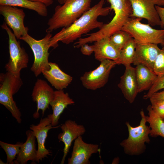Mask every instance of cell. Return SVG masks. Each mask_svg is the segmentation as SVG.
<instances>
[{
	"mask_svg": "<svg viewBox=\"0 0 164 164\" xmlns=\"http://www.w3.org/2000/svg\"><path fill=\"white\" fill-rule=\"evenodd\" d=\"M155 8L160 18L162 28H164V8L162 6L156 5Z\"/></svg>",
	"mask_w": 164,
	"mask_h": 164,
	"instance_id": "obj_32",
	"label": "cell"
},
{
	"mask_svg": "<svg viewBox=\"0 0 164 164\" xmlns=\"http://www.w3.org/2000/svg\"><path fill=\"white\" fill-rule=\"evenodd\" d=\"M95 69L86 72L80 78L86 88L95 90L103 87L107 83L111 70L117 64L116 61L109 59L101 61Z\"/></svg>",
	"mask_w": 164,
	"mask_h": 164,
	"instance_id": "obj_9",
	"label": "cell"
},
{
	"mask_svg": "<svg viewBox=\"0 0 164 164\" xmlns=\"http://www.w3.org/2000/svg\"><path fill=\"white\" fill-rule=\"evenodd\" d=\"M110 4L114 15L108 23L104 24L98 31L90 34L89 36L81 38L78 43L81 45L95 42L102 38L109 37L114 33L121 30L131 17L132 13L131 4L129 0H107Z\"/></svg>",
	"mask_w": 164,
	"mask_h": 164,
	"instance_id": "obj_2",
	"label": "cell"
},
{
	"mask_svg": "<svg viewBox=\"0 0 164 164\" xmlns=\"http://www.w3.org/2000/svg\"><path fill=\"white\" fill-rule=\"evenodd\" d=\"M153 110L164 119V101L160 99H149Z\"/></svg>",
	"mask_w": 164,
	"mask_h": 164,
	"instance_id": "obj_30",
	"label": "cell"
},
{
	"mask_svg": "<svg viewBox=\"0 0 164 164\" xmlns=\"http://www.w3.org/2000/svg\"><path fill=\"white\" fill-rule=\"evenodd\" d=\"M93 45L96 60L101 62L104 60L109 59L117 63L120 51L111 42L109 37H105L97 40L94 42Z\"/></svg>",
	"mask_w": 164,
	"mask_h": 164,
	"instance_id": "obj_20",
	"label": "cell"
},
{
	"mask_svg": "<svg viewBox=\"0 0 164 164\" xmlns=\"http://www.w3.org/2000/svg\"><path fill=\"white\" fill-rule=\"evenodd\" d=\"M104 0H100L70 26L62 28L51 38L50 47L56 48L59 41L70 44L91 30L101 28L104 24L98 20V17L107 15L111 10L110 6L104 7Z\"/></svg>",
	"mask_w": 164,
	"mask_h": 164,
	"instance_id": "obj_1",
	"label": "cell"
},
{
	"mask_svg": "<svg viewBox=\"0 0 164 164\" xmlns=\"http://www.w3.org/2000/svg\"><path fill=\"white\" fill-rule=\"evenodd\" d=\"M62 132L58 136L59 142H62L64 144L63 154L61 164L64 163L73 141L79 136H82L85 133L86 129L82 125H78L75 121L71 120L66 121L60 126Z\"/></svg>",
	"mask_w": 164,
	"mask_h": 164,
	"instance_id": "obj_14",
	"label": "cell"
},
{
	"mask_svg": "<svg viewBox=\"0 0 164 164\" xmlns=\"http://www.w3.org/2000/svg\"><path fill=\"white\" fill-rule=\"evenodd\" d=\"M52 37L51 33H47L43 39H36L29 34L21 37L19 39L26 43L32 50L34 56V61L30 69L36 77L42 73L43 70H49V49L50 40Z\"/></svg>",
	"mask_w": 164,
	"mask_h": 164,
	"instance_id": "obj_7",
	"label": "cell"
},
{
	"mask_svg": "<svg viewBox=\"0 0 164 164\" xmlns=\"http://www.w3.org/2000/svg\"><path fill=\"white\" fill-rule=\"evenodd\" d=\"M161 45L162 46V47H164V42L161 44Z\"/></svg>",
	"mask_w": 164,
	"mask_h": 164,
	"instance_id": "obj_35",
	"label": "cell"
},
{
	"mask_svg": "<svg viewBox=\"0 0 164 164\" xmlns=\"http://www.w3.org/2000/svg\"><path fill=\"white\" fill-rule=\"evenodd\" d=\"M27 139L25 142L22 143L20 151L14 161L16 164H26L29 160L32 163L36 162L37 150L36 149V138L31 130L26 132Z\"/></svg>",
	"mask_w": 164,
	"mask_h": 164,
	"instance_id": "obj_19",
	"label": "cell"
},
{
	"mask_svg": "<svg viewBox=\"0 0 164 164\" xmlns=\"http://www.w3.org/2000/svg\"><path fill=\"white\" fill-rule=\"evenodd\" d=\"M22 142H17L12 144L0 141V145L4 150L7 155V163L14 164V160L20 151V146Z\"/></svg>",
	"mask_w": 164,
	"mask_h": 164,
	"instance_id": "obj_26",
	"label": "cell"
},
{
	"mask_svg": "<svg viewBox=\"0 0 164 164\" xmlns=\"http://www.w3.org/2000/svg\"><path fill=\"white\" fill-rule=\"evenodd\" d=\"M148 116H147V122L150 128V136L156 137L160 136L164 138V119L157 114L150 105L147 108Z\"/></svg>",
	"mask_w": 164,
	"mask_h": 164,
	"instance_id": "obj_24",
	"label": "cell"
},
{
	"mask_svg": "<svg viewBox=\"0 0 164 164\" xmlns=\"http://www.w3.org/2000/svg\"><path fill=\"white\" fill-rule=\"evenodd\" d=\"M52 114H48L46 117L41 118L37 125L32 124L30 129L33 132L38 143V149L36 162H39L43 159L50 155L51 152L46 149L45 146L46 140L49 130L57 128L61 125L53 126L52 125Z\"/></svg>",
	"mask_w": 164,
	"mask_h": 164,
	"instance_id": "obj_12",
	"label": "cell"
},
{
	"mask_svg": "<svg viewBox=\"0 0 164 164\" xmlns=\"http://www.w3.org/2000/svg\"><path fill=\"white\" fill-rule=\"evenodd\" d=\"M132 38L129 33L121 30L114 33L109 37L111 42L120 51Z\"/></svg>",
	"mask_w": 164,
	"mask_h": 164,
	"instance_id": "obj_27",
	"label": "cell"
},
{
	"mask_svg": "<svg viewBox=\"0 0 164 164\" xmlns=\"http://www.w3.org/2000/svg\"><path fill=\"white\" fill-rule=\"evenodd\" d=\"M135 70L138 93L149 90L157 76L152 70L142 64L136 65Z\"/></svg>",
	"mask_w": 164,
	"mask_h": 164,
	"instance_id": "obj_22",
	"label": "cell"
},
{
	"mask_svg": "<svg viewBox=\"0 0 164 164\" xmlns=\"http://www.w3.org/2000/svg\"><path fill=\"white\" fill-rule=\"evenodd\" d=\"M57 0L58 2L61 4H63L65 1V0Z\"/></svg>",
	"mask_w": 164,
	"mask_h": 164,
	"instance_id": "obj_34",
	"label": "cell"
},
{
	"mask_svg": "<svg viewBox=\"0 0 164 164\" xmlns=\"http://www.w3.org/2000/svg\"><path fill=\"white\" fill-rule=\"evenodd\" d=\"M100 150L97 144L88 143L83 140L82 136L75 140L71 156L68 160V164H89L92 155Z\"/></svg>",
	"mask_w": 164,
	"mask_h": 164,
	"instance_id": "obj_15",
	"label": "cell"
},
{
	"mask_svg": "<svg viewBox=\"0 0 164 164\" xmlns=\"http://www.w3.org/2000/svg\"><path fill=\"white\" fill-rule=\"evenodd\" d=\"M23 84L20 73L8 72L0 74V103L11 113L18 123L22 121L21 114L13 97Z\"/></svg>",
	"mask_w": 164,
	"mask_h": 164,
	"instance_id": "obj_5",
	"label": "cell"
},
{
	"mask_svg": "<svg viewBox=\"0 0 164 164\" xmlns=\"http://www.w3.org/2000/svg\"><path fill=\"white\" fill-rule=\"evenodd\" d=\"M162 91L163 92H164V90H162Z\"/></svg>",
	"mask_w": 164,
	"mask_h": 164,
	"instance_id": "obj_36",
	"label": "cell"
},
{
	"mask_svg": "<svg viewBox=\"0 0 164 164\" xmlns=\"http://www.w3.org/2000/svg\"><path fill=\"white\" fill-rule=\"evenodd\" d=\"M132 8L131 17L146 19L152 26H160L161 22L155 8L164 6V0H129Z\"/></svg>",
	"mask_w": 164,
	"mask_h": 164,
	"instance_id": "obj_10",
	"label": "cell"
},
{
	"mask_svg": "<svg viewBox=\"0 0 164 164\" xmlns=\"http://www.w3.org/2000/svg\"><path fill=\"white\" fill-rule=\"evenodd\" d=\"M80 47V51L84 55L90 56L94 53V49L93 45H89L87 43L83 44Z\"/></svg>",
	"mask_w": 164,
	"mask_h": 164,
	"instance_id": "obj_31",
	"label": "cell"
},
{
	"mask_svg": "<svg viewBox=\"0 0 164 164\" xmlns=\"http://www.w3.org/2000/svg\"><path fill=\"white\" fill-rule=\"evenodd\" d=\"M160 50L157 44L136 42L133 64L136 66L142 64L153 70L155 62Z\"/></svg>",
	"mask_w": 164,
	"mask_h": 164,
	"instance_id": "obj_16",
	"label": "cell"
},
{
	"mask_svg": "<svg viewBox=\"0 0 164 164\" xmlns=\"http://www.w3.org/2000/svg\"><path fill=\"white\" fill-rule=\"evenodd\" d=\"M92 0H65L62 5L56 7L47 22L46 33L67 27L73 23L91 7Z\"/></svg>",
	"mask_w": 164,
	"mask_h": 164,
	"instance_id": "obj_3",
	"label": "cell"
},
{
	"mask_svg": "<svg viewBox=\"0 0 164 164\" xmlns=\"http://www.w3.org/2000/svg\"><path fill=\"white\" fill-rule=\"evenodd\" d=\"M140 114L141 119L138 125L134 127L128 122H126L128 136L120 143L125 153L130 156H138L143 153L146 149L145 143L149 144L151 141L150 128L146 125L147 116L143 109Z\"/></svg>",
	"mask_w": 164,
	"mask_h": 164,
	"instance_id": "obj_4",
	"label": "cell"
},
{
	"mask_svg": "<svg viewBox=\"0 0 164 164\" xmlns=\"http://www.w3.org/2000/svg\"><path fill=\"white\" fill-rule=\"evenodd\" d=\"M0 5L19 7L31 10L43 17H46L48 15L47 6L39 2L29 0H0Z\"/></svg>",
	"mask_w": 164,
	"mask_h": 164,
	"instance_id": "obj_23",
	"label": "cell"
},
{
	"mask_svg": "<svg viewBox=\"0 0 164 164\" xmlns=\"http://www.w3.org/2000/svg\"><path fill=\"white\" fill-rule=\"evenodd\" d=\"M54 91L45 80L37 79L33 89L32 94V100L36 102L37 109L33 114L35 119L39 117V112L42 110L43 116L46 110L49 108L50 103L53 99Z\"/></svg>",
	"mask_w": 164,
	"mask_h": 164,
	"instance_id": "obj_13",
	"label": "cell"
},
{
	"mask_svg": "<svg viewBox=\"0 0 164 164\" xmlns=\"http://www.w3.org/2000/svg\"><path fill=\"white\" fill-rule=\"evenodd\" d=\"M125 67V72L121 77L118 87L125 98L132 104L134 102L138 93L135 68L131 65Z\"/></svg>",
	"mask_w": 164,
	"mask_h": 164,
	"instance_id": "obj_17",
	"label": "cell"
},
{
	"mask_svg": "<svg viewBox=\"0 0 164 164\" xmlns=\"http://www.w3.org/2000/svg\"><path fill=\"white\" fill-rule=\"evenodd\" d=\"M49 64L50 69L42 72L44 77L57 90L67 87L72 81V77L62 71L57 64L50 62Z\"/></svg>",
	"mask_w": 164,
	"mask_h": 164,
	"instance_id": "obj_18",
	"label": "cell"
},
{
	"mask_svg": "<svg viewBox=\"0 0 164 164\" xmlns=\"http://www.w3.org/2000/svg\"><path fill=\"white\" fill-rule=\"evenodd\" d=\"M30 1L39 2L44 4L47 6H49L53 4V2L55 0H29Z\"/></svg>",
	"mask_w": 164,
	"mask_h": 164,
	"instance_id": "obj_33",
	"label": "cell"
},
{
	"mask_svg": "<svg viewBox=\"0 0 164 164\" xmlns=\"http://www.w3.org/2000/svg\"><path fill=\"white\" fill-rule=\"evenodd\" d=\"M164 89V75L158 77L146 94L143 96V98L146 100L149 98L155 93Z\"/></svg>",
	"mask_w": 164,
	"mask_h": 164,
	"instance_id": "obj_29",
	"label": "cell"
},
{
	"mask_svg": "<svg viewBox=\"0 0 164 164\" xmlns=\"http://www.w3.org/2000/svg\"><path fill=\"white\" fill-rule=\"evenodd\" d=\"M136 46V42L133 38L126 43L120 50L117 64H122L126 67L133 63Z\"/></svg>",
	"mask_w": 164,
	"mask_h": 164,
	"instance_id": "obj_25",
	"label": "cell"
},
{
	"mask_svg": "<svg viewBox=\"0 0 164 164\" xmlns=\"http://www.w3.org/2000/svg\"><path fill=\"white\" fill-rule=\"evenodd\" d=\"M1 27L6 31L9 37V58L5 68L6 72L14 74L20 73L22 69L27 67L28 55L5 22Z\"/></svg>",
	"mask_w": 164,
	"mask_h": 164,
	"instance_id": "obj_8",
	"label": "cell"
},
{
	"mask_svg": "<svg viewBox=\"0 0 164 164\" xmlns=\"http://www.w3.org/2000/svg\"><path fill=\"white\" fill-rule=\"evenodd\" d=\"M153 71L158 77L164 75V47H162L155 62Z\"/></svg>",
	"mask_w": 164,
	"mask_h": 164,
	"instance_id": "obj_28",
	"label": "cell"
},
{
	"mask_svg": "<svg viewBox=\"0 0 164 164\" xmlns=\"http://www.w3.org/2000/svg\"><path fill=\"white\" fill-rule=\"evenodd\" d=\"M142 19L131 17L121 30L129 33L136 42L161 44L164 41V29H153L149 23H142Z\"/></svg>",
	"mask_w": 164,
	"mask_h": 164,
	"instance_id": "obj_6",
	"label": "cell"
},
{
	"mask_svg": "<svg viewBox=\"0 0 164 164\" xmlns=\"http://www.w3.org/2000/svg\"><path fill=\"white\" fill-rule=\"evenodd\" d=\"M74 103L68 93H65L63 90L54 91L53 97L50 103L53 110L51 123L53 126L58 125L60 115L67 106Z\"/></svg>",
	"mask_w": 164,
	"mask_h": 164,
	"instance_id": "obj_21",
	"label": "cell"
},
{
	"mask_svg": "<svg viewBox=\"0 0 164 164\" xmlns=\"http://www.w3.org/2000/svg\"><path fill=\"white\" fill-rule=\"evenodd\" d=\"M0 13L4 17L5 22L12 30L17 39L28 34V28L24 24L26 15L22 9L16 7L0 5Z\"/></svg>",
	"mask_w": 164,
	"mask_h": 164,
	"instance_id": "obj_11",
	"label": "cell"
}]
</instances>
